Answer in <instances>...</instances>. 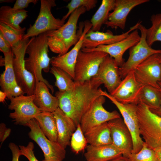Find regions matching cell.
Instances as JSON below:
<instances>
[{"instance_id": "cell-1", "label": "cell", "mask_w": 161, "mask_h": 161, "mask_svg": "<svg viewBox=\"0 0 161 161\" xmlns=\"http://www.w3.org/2000/svg\"><path fill=\"white\" fill-rule=\"evenodd\" d=\"M75 82L73 89L65 92H57L55 96L58 100L59 107L77 126L93 102L102 95L99 87L102 83L94 77L84 82Z\"/></svg>"}, {"instance_id": "cell-2", "label": "cell", "mask_w": 161, "mask_h": 161, "mask_svg": "<svg viewBox=\"0 0 161 161\" xmlns=\"http://www.w3.org/2000/svg\"><path fill=\"white\" fill-rule=\"evenodd\" d=\"M48 48L45 33L32 37L26 49V53L28 57L25 58V65L26 69L34 76L36 84L39 81L44 82L53 93V86L44 79L42 74V70L47 73L50 70Z\"/></svg>"}, {"instance_id": "cell-3", "label": "cell", "mask_w": 161, "mask_h": 161, "mask_svg": "<svg viewBox=\"0 0 161 161\" xmlns=\"http://www.w3.org/2000/svg\"><path fill=\"white\" fill-rule=\"evenodd\" d=\"M86 11L84 7L77 8L61 27L45 32L49 48L51 51L61 55L67 52L71 47L76 44L83 31L77 33L78 22L81 15Z\"/></svg>"}, {"instance_id": "cell-4", "label": "cell", "mask_w": 161, "mask_h": 161, "mask_svg": "<svg viewBox=\"0 0 161 161\" xmlns=\"http://www.w3.org/2000/svg\"><path fill=\"white\" fill-rule=\"evenodd\" d=\"M140 133L148 146L153 149L161 146V118L145 105H137Z\"/></svg>"}, {"instance_id": "cell-5", "label": "cell", "mask_w": 161, "mask_h": 161, "mask_svg": "<svg viewBox=\"0 0 161 161\" xmlns=\"http://www.w3.org/2000/svg\"><path fill=\"white\" fill-rule=\"evenodd\" d=\"M30 40H23L18 45L12 48L14 56L13 64L17 82L28 95L34 94L36 85L34 76L26 69L25 65V54Z\"/></svg>"}, {"instance_id": "cell-6", "label": "cell", "mask_w": 161, "mask_h": 161, "mask_svg": "<svg viewBox=\"0 0 161 161\" xmlns=\"http://www.w3.org/2000/svg\"><path fill=\"white\" fill-rule=\"evenodd\" d=\"M40 1L38 16L34 24L30 25L23 36V40L58 29L65 24V21L56 18L51 12L52 8L56 6L55 0H41Z\"/></svg>"}, {"instance_id": "cell-7", "label": "cell", "mask_w": 161, "mask_h": 161, "mask_svg": "<svg viewBox=\"0 0 161 161\" xmlns=\"http://www.w3.org/2000/svg\"><path fill=\"white\" fill-rule=\"evenodd\" d=\"M141 32L139 42L129 49V56L126 62L119 67L120 76L123 79L130 72L134 71L137 67L148 58L157 53H161V50L152 48L146 41V28L141 24L138 27Z\"/></svg>"}, {"instance_id": "cell-8", "label": "cell", "mask_w": 161, "mask_h": 161, "mask_svg": "<svg viewBox=\"0 0 161 161\" xmlns=\"http://www.w3.org/2000/svg\"><path fill=\"white\" fill-rule=\"evenodd\" d=\"M101 95L108 98L117 108L132 136L133 146L131 154L139 152L145 143L141 137L137 113V105L123 104L117 100L105 91L100 89Z\"/></svg>"}, {"instance_id": "cell-9", "label": "cell", "mask_w": 161, "mask_h": 161, "mask_svg": "<svg viewBox=\"0 0 161 161\" xmlns=\"http://www.w3.org/2000/svg\"><path fill=\"white\" fill-rule=\"evenodd\" d=\"M25 126L30 129L28 136L38 145L44 153L43 161H63L66 156L65 149L57 142L49 139L41 130L38 122L33 118Z\"/></svg>"}, {"instance_id": "cell-10", "label": "cell", "mask_w": 161, "mask_h": 161, "mask_svg": "<svg viewBox=\"0 0 161 161\" xmlns=\"http://www.w3.org/2000/svg\"><path fill=\"white\" fill-rule=\"evenodd\" d=\"M108 55L99 51L79 52L75 68V82L90 80L97 74L100 65Z\"/></svg>"}, {"instance_id": "cell-11", "label": "cell", "mask_w": 161, "mask_h": 161, "mask_svg": "<svg viewBox=\"0 0 161 161\" xmlns=\"http://www.w3.org/2000/svg\"><path fill=\"white\" fill-rule=\"evenodd\" d=\"M35 97L34 94L30 95H22L10 100L8 109L14 112L10 114L9 117L15 124L25 126L41 112L34 102Z\"/></svg>"}, {"instance_id": "cell-12", "label": "cell", "mask_w": 161, "mask_h": 161, "mask_svg": "<svg viewBox=\"0 0 161 161\" xmlns=\"http://www.w3.org/2000/svg\"><path fill=\"white\" fill-rule=\"evenodd\" d=\"M105 97L101 95L96 98L83 116L80 124L84 134L91 129L104 123L120 117L116 111L109 112L103 107Z\"/></svg>"}, {"instance_id": "cell-13", "label": "cell", "mask_w": 161, "mask_h": 161, "mask_svg": "<svg viewBox=\"0 0 161 161\" xmlns=\"http://www.w3.org/2000/svg\"><path fill=\"white\" fill-rule=\"evenodd\" d=\"M134 72L137 80L143 86L160 89L158 83L161 80L160 53L148 58L137 67Z\"/></svg>"}, {"instance_id": "cell-14", "label": "cell", "mask_w": 161, "mask_h": 161, "mask_svg": "<svg viewBox=\"0 0 161 161\" xmlns=\"http://www.w3.org/2000/svg\"><path fill=\"white\" fill-rule=\"evenodd\" d=\"M140 39L137 29L131 32L125 38L116 43L108 45H100L92 49L82 48L84 52L99 51L106 53L113 58L118 66H122L125 62L123 58L125 52L137 44Z\"/></svg>"}, {"instance_id": "cell-15", "label": "cell", "mask_w": 161, "mask_h": 161, "mask_svg": "<svg viewBox=\"0 0 161 161\" xmlns=\"http://www.w3.org/2000/svg\"><path fill=\"white\" fill-rule=\"evenodd\" d=\"M91 22L86 21L82 33L78 41L73 47L66 53L53 57L51 58L50 64L52 66L59 68L67 73L74 80L75 68L79 51L82 47L84 37L87 32L91 29Z\"/></svg>"}, {"instance_id": "cell-16", "label": "cell", "mask_w": 161, "mask_h": 161, "mask_svg": "<svg viewBox=\"0 0 161 161\" xmlns=\"http://www.w3.org/2000/svg\"><path fill=\"white\" fill-rule=\"evenodd\" d=\"M111 132L112 144L127 157L131 153L133 142L132 135L123 120L120 117L108 122Z\"/></svg>"}, {"instance_id": "cell-17", "label": "cell", "mask_w": 161, "mask_h": 161, "mask_svg": "<svg viewBox=\"0 0 161 161\" xmlns=\"http://www.w3.org/2000/svg\"><path fill=\"white\" fill-rule=\"evenodd\" d=\"M143 86L136 80L134 71L129 73L111 94L117 100L123 104L137 105L140 92Z\"/></svg>"}, {"instance_id": "cell-18", "label": "cell", "mask_w": 161, "mask_h": 161, "mask_svg": "<svg viewBox=\"0 0 161 161\" xmlns=\"http://www.w3.org/2000/svg\"><path fill=\"white\" fill-rule=\"evenodd\" d=\"M141 22H138L127 32L115 35L109 30L105 32L93 31L90 29L84 38L82 48L92 49L100 45H108L119 41L127 37L133 31L138 29Z\"/></svg>"}, {"instance_id": "cell-19", "label": "cell", "mask_w": 161, "mask_h": 161, "mask_svg": "<svg viewBox=\"0 0 161 161\" xmlns=\"http://www.w3.org/2000/svg\"><path fill=\"white\" fill-rule=\"evenodd\" d=\"M119 66L115 60L109 55L101 64L94 77L103 84L109 94H111L121 82Z\"/></svg>"}, {"instance_id": "cell-20", "label": "cell", "mask_w": 161, "mask_h": 161, "mask_svg": "<svg viewBox=\"0 0 161 161\" xmlns=\"http://www.w3.org/2000/svg\"><path fill=\"white\" fill-rule=\"evenodd\" d=\"M3 54L5 70L1 75L0 86L2 91L6 93L7 98L10 100L25 93L16 81L13 64L14 56L12 49L8 52Z\"/></svg>"}, {"instance_id": "cell-21", "label": "cell", "mask_w": 161, "mask_h": 161, "mask_svg": "<svg viewBox=\"0 0 161 161\" xmlns=\"http://www.w3.org/2000/svg\"><path fill=\"white\" fill-rule=\"evenodd\" d=\"M149 0H115V7L110 13L105 24L107 27L124 30L127 17L135 7L149 1Z\"/></svg>"}, {"instance_id": "cell-22", "label": "cell", "mask_w": 161, "mask_h": 161, "mask_svg": "<svg viewBox=\"0 0 161 161\" xmlns=\"http://www.w3.org/2000/svg\"><path fill=\"white\" fill-rule=\"evenodd\" d=\"M56 119L58 133V143L65 149L69 145L72 136L77 126L73 120L58 107L53 112Z\"/></svg>"}, {"instance_id": "cell-23", "label": "cell", "mask_w": 161, "mask_h": 161, "mask_svg": "<svg viewBox=\"0 0 161 161\" xmlns=\"http://www.w3.org/2000/svg\"><path fill=\"white\" fill-rule=\"evenodd\" d=\"M49 89L43 82L36 83L34 102L41 112H53L59 107L58 101L55 96L50 93Z\"/></svg>"}, {"instance_id": "cell-24", "label": "cell", "mask_w": 161, "mask_h": 161, "mask_svg": "<svg viewBox=\"0 0 161 161\" xmlns=\"http://www.w3.org/2000/svg\"><path fill=\"white\" fill-rule=\"evenodd\" d=\"M84 154L87 161H109L123 155L112 144L99 145H87Z\"/></svg>"}, {"instance_id": "cell-25", "label": "cell", "mask_w": 161, "mask_h": 161, "mask_svg": "<svg viewBox=\"0 0 161 161\" xmlns=\"http://www.w3.org/2000/svg\"><path fill=\"white\" fill-rule=\"evenodd\" d=\"M25 10H16L9 6H3L0 8V23H3L18 32L24 33L25 27L22 28L20 24L28 16Z\"/></svg>"}, {"instance_id": "cell-26", "label": "cell", "mask_w": 161, "mask_h": 161, "mask_svg": "<svg viewBox=\"0 0 161 161\" xmlns=\"http://www.w3.org/2000/svg\"><path fill=\"white\" fill-rule=\"evenodd\" d=\"M88 143L92 145L112 144L110 130L108 122L95 126L84 133Z\"/></svg>"}, {"instance_id": "cell-27", "label": "cell", "mask_w": 161, "mask_h": 161, "mask_svg": "<svg viewBox=\"0 0 161 161\" xmlns=\"http://www.w3.org/2000/svg\"><path fill=\"white\" fill-rule=\"evenodd\" d=\"M34 118L42 131L49 140L57 142L58 133L56 122L53 112H41Z\"/></svg>"}, {"instance_id": "cell-28", "label": "cell", "mask_w": 161, "mask_h": 161, "mask_svg": "<svg viewBox=\"0 0 161 161\" xmlns=\"http://www.w3.org/2000/svg\"><path fill=\"white\" fill-rule=\"evenodd\" d=\"M115 0H102L101 4L93 15L90 22L93 31H99L103 24L107 21L110 12L115 7Z\"/></svg>"}, {"instance_id": "cell-29", "label": "cell", "mask_w": 161, "mask_h": 161, "mask_svg": "<svg viewBox=\"0 0 161 161\" xmlns=\"http://www.w3.org/2000/svg\"><path fill=\"white\" fill-rule=\"evenodd\" d=\"M161 102V91L149 86H143L138 99V103H143L149 109H156Z\"/></svg>"}, {"instance_id": "cell-30", "label": "cell", "mask_w": 161, "mask_h": 161, "mask_svg": "<svg viewBox=\"0 0 161 161\" xmlns=\"http://www.w3.org/2000/svg\"><path fill=\"white\" fill-rule=\"evenodd\" d=\"M50 72L55 77V86L61 92L69 91L75 86V82L72 77L61 69L54 66L50 69Z\"/></svg>"}, {"instance_id": "cell-31", "label": "cell", "mask_w": 161, "mask_h": 161, "mask_svg": "<svg viewBox=\"0 0 161 161\" xmlns=\"http://www.w3.org/2000/svg\"><path fill=\"white\" fill-rule=\"evenodd\" d=\"M151 26L146 30V41L150 47L157 41L161 42V13L153 15L150 19Z\"/></svg>"}, {"instance_id": "cell-32", "label": "cell", "mask_w": 161, "mask_h": 161, "mask_svg": "<svg viewBox=\"0 0 161 161\" xmlns=\"http://www.w3.org/2000/svg\"><path fill=\"white\" fill-rule=\"evenodd\" d=\"M87 143L80 124H79L71 138L70 145L72 150L78 154L86 148Z\"/></svg>"}, {"instance_id": "cell-33", "label": "cell", "mask_w": 161, "mask_h": 161, "mask_svg": "<svg viewBox=\"0 0 161 161\" xmlns=\"http://www.w3.org/2000/svg\"><path fill=\"white\" fill-rule=\"evenodd\" d=\"M0 33L9 43L11 48L18 45L23 40L24 33L17 32L6 25L0 23Z\"/></svg>"}, {"instance_id": "cell-34", "label": "cell", "mask_w": 161, "mask_h": 161, "mask_svg": "<svg viewBox=\"0 0 161 161\" xmlns=\"http://www.w3.org/2000/svg\"><path fill=\"white\" fill-rule=\"evenodd\" d=\"M126 157L130 161H157L154 151L149 147L145 143L139 152L135 154L131 153Z\"/></svg>"}, {"instance_id": "cell-35", "label": "cell", "mask_w": 161, "mask_h": 161, "mask_svg": "<svg viewBox=\"0 0 161 161\" xmlns=\"http://www.w3.org/2000/svg\"><path fill=\"white\" fill-rule=\"evenodd\" d=\"M97 2V0H72L66 7L68 11L62 19L65 21L75 10L80 7H85L87 11H89L96 7Z\"/></svg>"}, {"instance_id": "cell-36", "label": "cell", "mask_w": 161, "mask_h": 161, "mask_svg": "<svg viewBox=\"0 0 161 161\" xmlns=\"http://www.w3.org/2000/svg\"><path fill=\"white\" fill-rule=\"evenodd\" d=\"M21 155L25 157L29 161H39L35 157L33 151L34 145L33 143L29 142L26 146L19 145Z\"/></svg>"}, {"instance_id": "cell-37", "label": "cell", "mask_w": 161, "mask_h": 161, "mask_svg": "<svg viewBox=\"0 0 161 161\" xmlns=\"http://www.w3.org/2000/svg\"><path fill=\"white\" fill-rule=\"evenodd\" d=\"M38 1L37 0H16L13 8L16 10H25L30 4H35Z\"/></svg>"}, {"instance_id": "cell-38", "label": "cell", "mask_w": 161, "mask_h": 161, "mask_svg": "<svg viewBox=\"0 0 161 161\" xmlns=\"http://www.w3.org/2000/svg\"><path fill=\"white\" fill-rule=\"evenodd\" d=\"M8 146L12 154V161H19V157L21 155L19 147L13 143H10Z\"/></svg>"}, {"instance_id": "cell-39", "label": "cell", "mask_w": 161, "mask_h": 161, "mask_svg": "<svg viewBox=\"0 0 161 161\" xmlns=\"http://www.w3.org/2000/svg\"><path fill=\"white\" fill-rule=\"evenodd\" d=\"M11 132V129L7 128L4 123H1L0 124V141L1 143V146L4 140L9 137Z\"/></svg>"}, {"instance_id": "cell-40", "label": "cell", "mask_w": 161, "mask_h": 161, "mask_svg": "<svg viewBox=\"0 0 161 161\" xmlns=\"http://www.w3.org/2000/svg\"><path fill=\"white\" fill-rule=\"evenodd\" d=\"M12 49L10 45L0 33V50L3 54L9 52Z\"/></svg>"}, {"instance_id": "cell-41", "label": "cell", "mask_w": 161, "mask_h": 161, "mask_svg": "<svg viewBox=\"0 0 161 161\" xmlns=\"http://www.w3.org/2000/svg\"><path fill=\"white\" fill-rule=\"evenodd\" d=\"M153 113L161 118V102L159 107L156 109H150Z\"/></svg>"}, {"instance_id": "cell-42", "label": "cell", "mask_w": 161, "mask_h": 161, "mask_svg": "<svg viewBox=\"0 0 161 161\" xmlns=\"http://www.w3.org/2000/svg\"><path fill=\"white\" fill-rule=\"evenodd\" d=\"M109 161H130V160L127 157L122 155Z\"/></svg>"}, {"instance_id": "cell-43", "label": "cell", "mask_w": 161, "mask_h": 161, "mask_svg": "<svg viewBox=\"0 0 161 161\" xmlns=\"http://www.w3.org/2000/svg\"><path fill=\"white\" fill-rule=\"evenodd\" d=\"M6 97H7V95L6 93L1 90L0 91V102L4 103Z\"/></svg>"}, {"instance_id": "cell-44", "label": "cell", "mask_w": 161, "mask_h": 161, "mask_svg": "<svg viewBox=\"0 0 161 161\" xmlns=\"http://www.w3.org/2000/svg\"><path fill=\"white\" fill-rule=\"evenodd\" d=\"M157 157H161V146L154 149Z\"/></svg>"}, {"instance_id": "cell-45", "label": "cell", "mask_w": 161, "mask_h": 161, "mask_svg": "<svg viewBox=\"0 0 161 161\" xmlns=\"http://www.w3.org/2000/svg\"><path fill=\"white\" fill-rule=\"evenodd\" d=\"M5 65V59L1 56H0V66H4Z\"/></svg>"}, {"instance_id": "cell-46", "label": "cell", "mask_w": 161, "mask_h": 161, "mask_svg": "<svg viewBox=\"0 0 161 161\" xmlns=\"http://www.w3.org/2000/svg\"><path fill=\"white\" fill-rule=\"evenodd\" d=\"M158 84L159 85V86L160 88V89L161 91V80L159 81L158 83Z\"/></svg>"}, {"instance_id": "cell-47", "label": "cell", "mask_w": 161, "mask_h": 161, "mask_svg": "<svg viewBox=\"0 0 161 161\" xmlns=\"http://www.w3.org/2000/svg\"><path fill=\"white\" fill-rule=\"evenodd\" d=\"M157 158V161H161V157H158Z\"/></svg>"}, {"instance_id": "cell-48", "label": "cell", "mask_w": 161, "mask_h": 161, "mask_svg": "<svg viewBox=\"0 0 161 161\" xmlns=\"http://www.w3.org/2000/svg\"><path fill=\"white\" fill-rule=\"evenodd\" d=\"M160 62L161 64V53H160Z\"/></svg>"}]
</instances>
